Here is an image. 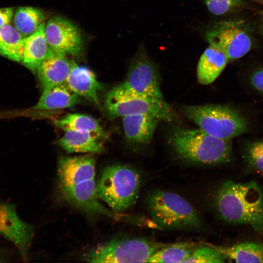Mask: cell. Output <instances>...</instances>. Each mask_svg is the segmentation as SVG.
<instances>
[{
    "label": "cell",
    "mask_w": 263,
    "mask_h": 263,
    "mask_svg": "<svg viewBox=\"0 0 263 263\" xmlns=\"http://www.w3.org/2000/svg\"><path fill=\"white\" fill-rule=\"evenodd\" d=\"M205 37L210 45L220 50L231 61L244 56L252 46L248 26L240 19L216 22L207 30Z\"/></svg>",
    "instance_id": "obj_9"
},
{
    "label": "cell",
    "mask_w": 263,
    "mask_h": 263,
    "mask_svg": "<svg viewBox=\"0 0 263 263\" xmlns=\"http://www.w3.org/2000/svg\"><path fill=\"white\" fill-rule=\"evenodd\" d=\"M0 235L12 243L24 260L34 236V229L18 216L14 205L0 200Z\"/></svg>",
    "instance_id": "obj_12"
},
{
    "label": "cell",
    "mask_w": 263,
    "mask_h": 263,
    "mask_svg": "<svg viewBox=\"0 0 263 263\" xmlns=\"http://www.w3.org/2000/svg\"><path fill=\"white\" fill-rule=\"evenodd\" d=\"M25 37L8 24L0 28V55L16 62H21Z\"/></svg>",
    "instance_id": "obj_21"
},
{
    "label": "cell",
    "mask_w": 263,
    "mask_h": 263,
    "mask_svg": "<svg viewBox=\"0 0 263 263\" xmlns=\"http://www.w3.org/2000/svg\"><path fill=\"white\" fill-rule=\"evenodd\" d=\"M140 184V175L134 169L125 165L110 166L104 169L96 181V195L118 213L135 204Z\"/></svg>",
    "instance_id": "obj_4"
},
{
    "label": "cell",
    "mask_w": 263,
    "mask_h": 263,
    "mask_svg": "<svg viewBox=\"0 0 263 263\" xmlns=\"http://www.w3.org/2000/svg\"><path fill=\"white\" fill-rule=\"evenodd\" d=\"M147 204L153 221L166 229H194L201 228V218L195 208L180 195L155 190L147 198Z\"/></svg>",
    "instance_id": "obj_5"
},
{
    "label": "cell",
    "mask_w": 263,
    "mask_h": 263,
    "mask_svg": "<svg viewBox=\"0 0 263 263\" xmlns=\"http://www.w3.org/2000/svg\"><path fill=\"white\" fill-rule=\"evenodd\" d=\"M104 106L112 118L143 114L170 121L174 116L171 108L164 99L136 94L123 89L119 85L107 93Z\"/></svg>",
    "instance_id": "obj_7"
},
{
    "label": "cell",
    "mask_w": 263,
    "mask_h": 263,
    "mask_svg": "<svg viewBox=\"0 0 263 263\" xmlns=\"http://www.w3.org/2000/svg\"><path fill=\"white\" fill-rule=\"evenodd\" d=\"M159 121L160 120L155 117L143 114L123 117L125 135L131 142L148 143L152 139Z\"/></svg>",
    "instance_id": "obj_17"
},
{
    "label": "cell",
    "mask_w": 263,
    "mask_h": 263,
    "mask_svg": "<svg viewBox=\"0 0 263 263\" xmlns=\"http://www.w3.org/2000/svg\"><path fill=\"white\" fill-rule=\"evenodd\" d=\"M225 262V258L223 254L211 245L195 248L184 263H223Z\"/></svg>",
    "instance_id": "obj_25"
},
{
    "label": "cell",
    "mask_w": 263,
    "mask_h": 263,
    "mask_svg": "<svg viewBox=\"0 0 263 263\" xmlns=\"http://www.w3.org/2000/svg\"><path fill=\"white\" fill-rule=\"evenodd\" d=\"M258 3L263 4V0H253Z\"/></svg>",
    "instance_id": "obj_31"
},
{
    "label": "cell",
    "mask_w": 263,
    "mask_h": 263,
    "mask_svg": "<svg viewBox=\"0 0 263 263\" xmlns=\"http://www.w3.org/2000/svg\"><path fill=\"white\" fill-rule=\"evenodd\" d=\"M51 49L37 72L43 91L65 84L74 61Z\"/></svg>",
    "instance_id": "obj_13"
},
{
    "label": "cell",
    "mask_w": 263,
    "mask_h": 263,
    "mask_svg": "<svg viewBox=\"0 0 263 263\" xmlns=\"http://www.w3.org/2000/svg\"><path fill=\"white\" fill-rule=\"evenodd\" d=\"M260 33L262 35V36H263V24L261 25V28H260Z\"/></svg>",
    "instance_id": "obj_30"
},
{
    "label": "cell",
    "mask_w": 263,
    "mask_h": 263,
    "mask_svg": "<svg viewBox=\"0 0 263 263\" xmlns=\"http://www.w3.org/2000/svg\"><path fill=\"white\" fill-rule=\"evenodd\" d=\"M205 2L210 12L215 15L225 14L243 4L242 0H206Z\"/></svg>",
    "instance_id": "obj_26"
},
{
    "label": "cell",
    "mask_w": 263,
    "mask_h": 263,
    "mask_svg": "<svg viewBox=\"0 0 263 263\" xmlns=\"http://www.w3.org/2000/svg\"><path fill=\"white\" fill-rule=\"evenodd\" d=\"M169 142L179 158L189 162L213 165L231 159L230 140L214 137L200 128L177 127L171 132Z\"/></svg>",
    "instance_id": "obj_3"
},
{
    "label": "cell",
    "mask_w": 263,
    "mask_h": 263,
    "mask_svg": "<svg viewBox=\"0 0 263 263\" xmlns=\"http://www.w3.org/2000/svg\"><path fill=\"white\" fill-rule=\"evenodd\" d=\"M213 246L229 262L263 263V243L247 242L226 247Z\"/></svg>",
    "instance_id": "obj_20"
},
{
    "label": "cell",
    "mask_w": 263,
    "mask_h": 263,
    "mask_svg": "<svg viewBox=\"0 0 263 263\" xmlns=\"http://www.w3.org/2000/svg\"><path fill=\"white\" fill-rule=\"evenodd\" d=\"M57 169L58 190L66 203L89 215L113 216L97 198L93 156L61 157Z\"/></svg>",
    "instance_id": "obj_1"
},
{
    "label": "cell",
    "mask_w": 263,
    "mask_h": 263,
    "mask_svg": "<svg viewBox=\"0 0 263 263\" xmlns=\"http://www.w3.org/2000/svg\"><path fill=\"white\" fill-rule=\"evenodd\" d=\"M65 84L79 97L95 105H99V92L102 87L95 74L88 68L74 62Z\"/></svg>",
    "instance_id": "obj_14"
},
{
    "label": "cell",
    "mask_w": 263,
    "mask_h": 263,
    "mask_svg": "<svg viewBox=\"0 0 263 263\" xmlns=\"http://www.w3.org/2000/svg\"><path fill=\"white\" fill-rule=\"evenodd\" d=\"M45 22H42L33 34L25 37L21 64L33 73L47 56L51 48L45 35Z\"/></svg>",
    "instance_id": "obj_15"
},
{
    "label": "cell",
    "mask_w": 263,
    "mask_h": 263,
    "mask_svg": "<svg viewBox=\"0 0 263 263\" xmlns=\"http://www.w3.org/2000/svg\"><path fill=\"white\" fill-rule=\"evenodd\" d=\"M157 68L146 53L139 52L133 61L125 81L119 85L130 93L163 99Z\"/></svg>",
    "instance_id": "obj_10"
},
{
    "label": "cell",
    "mask_w": 263,
    "mask_h": 263,
    "mask_svg": "<svg viewBox=\"0 0 263 263\" xmlns=\"http://www.w3.org/2000/svg\"><path fill=\"white\" fill-rule=\"evenodd\" d=\"M100 139L89 132L67 131L57 143L68 153H101L104 147Z\"/></svg>",
    "instance_id": "obj_18"
},
{
    "label": "cell",
    "mask_w": 263,
    "mask_h": 263,
    "mask_svg": "<svg viewBox=\"0 0 263 263\" xmlns=\"http://www.w3.org/2000/svg\"><path fill=\"white\" fill-rule=\"evenodd\" d=\"M228 59L219 49L210 45L201 55L197 67L198 82L205 85L213 82L225 67Z\"/></svg>",
    "instance_id": "obj_16"
},
{
    "label": "cell",
    "mask_w": 263,
    "mask_h": 263,
    "mask_svg": "<svg viewBox=\"0 0 263 263\" xmlns=\"http://www.w3.org/2000/svg\"><path fill=\"white\" fill-rule=\"evenodd\" d=\"M161 248L160 245L143 238H115L89 250L84 259L96 263H148Z\"/></svg>",
    "instance_id": "obj_8"
},
{
    "label": "cell",
    "mask_w": 263,
    "mask_h": 263,
    "mask_svg": "<svg viewBox=\"0 0 263 263\" xmlns=\"http://www.w3.org/2000/svg\"><path fill=\"white\" fill-rule=\"evenodd\" d=\"M45 19L44 13L39 9L31 6H19L14 15V26L26 37L35 32Z\"/></svg>",
    "instance_id": "obj_23"
},
{
    "label": "cell",
    "mask_w": 263,
    "mask_h": 263,
    "mask_svg": "<svg viewBox=\"0 0 263 263\" xmlns=\"http://www.w3.org/2000/svg\"><path fill=\"white\" fill-rule=\"evenodd\" d=\"M0 115H1V114Z\"/></svg>",
    "instance_id": "obj_32"
},
{
    "label": "cell",
    "mask_w": 263,
    "mask_h": 263,
    "mask_svg": "<svg viewBox=\"0 0 263 263\" xmlns=\"http://www.w3.org/2000/svg\"><path fill=\"white\" fill-rule=\"evenodd\" d=\"M56 127L65 131L87 132L100 138L106 134L98 121L93 117L81 113H69L54 121Z\"/></svg>",
    "instance_id": "obj_22"
},
{
    "label": "cell",
    "mask_w": 263,
    "mask_h": 263,
    "mask_svg": "<svg viewBox=\"0 0 263 263\" xmlns=\"http://www.w3.org/2000/svg\"><path fill=\"white\" fill-rule=\"evenodd\" d=\"M45 35L50 48L64 55L77 56L83 50L81 33L76 26L67 19L54 17L45 23Z\"/></svg>",
    "instance_id": "obj_11"
},
{
    "label": "cell",
    "mask_w": 263,
    "mask_h": 263,
    "mask_svg": "<svg viewBox=\"0 0 263 263\" xmlns=\"http://www.w3.org/2000/svg\"><path fill=\"white\" fill-rule=\"evenodd\" d=\"M214 203L222 220L249 226L263 235V191L256 182L225 180L218 187Z\"/></svg>",
    "instance_id": "obj_2"
},
{
    "label": "cell",
    "mask_w": 263,
    "mask_h": 263,
    "mask_svg": "<svg viewBox=\"0 0 263 263\" xmlns=\"http://www.w3.org/2000/svg\"><path fill=\"white\" fill-rule=\"evenodd\" d=\"M195 248L187 243L166 245L156 251L148 263H184Z\"/></svg>",
    "instance_id": "obj_24"
},
{
    "label": "cell",
    "mask_w": 263,
    "mask_h": 263,
    "mask_svg": "<svg viewBox=\"0 0 263 263\" xmlns=\"http://www.w3.org/2000/svg\"><path fill=\"white\" fill-rule=\"evenodd\" d=\"M13 7H4L0 8V28L9 24L14 15Z\"/></svg>",
    "instance_id": "obj_29"
},
{
    "label": "cell",
    "mask_w": 263,
    "mask_h": 263,
    "mask_svg": "<svg viewBox=\"0 0 263 263\" xmlns=\"http://www.w3.org/2000/svg\"><path fill=\"white\" fill-rule=\"evenodd\" d=\"M246 158L251 167L263 172V141L249 146L246 150Z\"/></svg>",
    "instance_id": "obj_27"
},
{
    "label": "cell",
    "mask_w": 263,
    "mask_h": 263,
    "mask_svg": "<svg viewBox=\"0 0 263 263\" xmlns=\"http://www.w3.org/2000/svg\"><path fill=\"white\" fill-rule=\"evenodd\" d=\"M250 81L255 90L263 93V67L257 69L253 72Z\"/></svg>",
    "instance_id": "obj_28"
},
{
    "label": "cell",
    "mask_w": 263,
    "mask_h": 263,
    "mask_svg": "<svg viewBox=\"0 0 263 263\" xmlns=\"http://www.w3.org/2000/svg\"><path fill=\"white\" fill-rule=\"evenodd\" d=\"M80 97L65 84L43 91L37 103L32 108L37 110H54L70 108L79 102Z\"/></svg>",
    "instance_id": "obj_19"
},
{
    "label": "cell",
    "mask_w": 263,
    "mask_h": 263,
    "mask_svg": "<svg viewBox=\"0 0 263 263\" xmlns=\"http://www.w3.org/2000/svg\"><path fill=\"white\" fill-rule=\"evenodd\" d=\"M184 114L207 133L220 139L230 140L247 131L244 117L237 111L221 105L187 106Z\"/></svg>",
    "instance_id": "obj_6"
}]
</instances>
